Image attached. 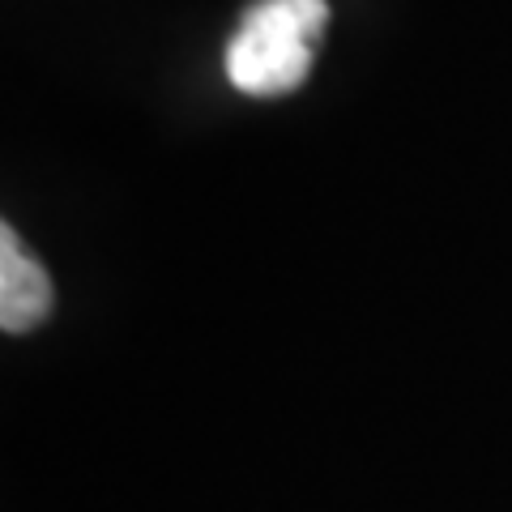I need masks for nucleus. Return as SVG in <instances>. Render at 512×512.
Instances as JSON below:
<instances>
[{
    "instance_id": "obj_1",
    "label": "nucleus",
    "mask_w": 512,
    "mask_h": 512,
    "mask_svg": "<svg viewBox=\"0 0 512 512\" xmlns=\"http://www.w3.org/2000/svg\"><path fill=\"white\" fill-rule=\"evenodd\" d=\"M325 22V0H256L227 43V82L256 99L299 90L312 73V47Z\"/></svg>"
},
{
    "instance_id": "obj_2",
    "label": "nucleus",
    "mask_w": 512,
    "mask_h": 512,
    "mask_svg": "<svg viewBox=\"0 0 512 512\" xmlns=\"http://www.w3.org/2000/svg\"><path fill=\"white\" fill-rule=\"evenodd\" d=\"M56 303L52 278L39 265V256L26 248V239L5 227L0 231V329L5 333H30L47 320Z\"/></svg>"
}]
</instances>
